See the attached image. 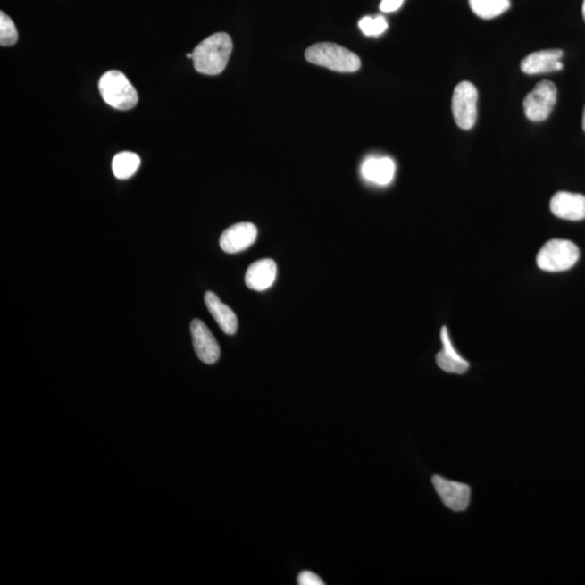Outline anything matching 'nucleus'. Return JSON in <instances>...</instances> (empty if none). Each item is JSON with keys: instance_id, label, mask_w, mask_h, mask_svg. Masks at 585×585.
I'll return each mask as SVG.
<instances>
[{"instance_id": "obj_3", "label": "nucleus", "mask_w": 585, "mask_h": 585, "mask_svg": "<svg viewBox=\"0 0 585 585\" xmlns=\"http://www.w3.org/2000/svg\"><path fill=\"white\" fill-rule=\"evenodd\" d=\"M99 90L105 104L117 110H130L138 103V94L134 86L119 71L104 73L99 80Z\"/></svg>"}, {"instance_id": "obj_10", "label": "nucleus", "mask_w": 585, "mask_h": 585, "mask_svg": "<svg viewBox=\"0 0 585 585\" xmlns=\"http://www.w3.org/2000/svg\"><path fill=\"white\" fill-rule=\"evenodd\" d=\"M563 55L561 49L541 50L527 55L522 61L521 69L528 75L556 72L564 68L561 63Z\"/></svg>"}, {"instance_id": "obj_13", "label": "nucleus", "mask_w": 585, "mask_h": 585, "mask_svg": "<svg viewBox=\"0 0 585 585\" xmlns=\"http://www.w3.org/2000/svg\"><path fill=\"white\" fill-rule=\"evenodd\" d=\"M277 278V263L262 259L251 264L246 273V284L253 291L263 292L271 288Z\"/></svg>"}, {"instance_id": "obj_12", "label": "nucleus", "mask_w": 585, "mask_h": 585, "mask_svg": "<svg viewBox=\"0 0 585 585\" xmlns=\"http://www.w3.org/2000/svg\"><path fill=\"white\" fill-rule=\"evenodd\" d=\"M551 211L564 221H580L585 218V196L572 192H558L552 197Z\"/></svg>"}, {"instance_id": "obj_18", "label": "nucleus", "mask_w": 585, "mask_h": 585, "mask_svg": "<svg viewBox=\"0 0 585 585\" xmlns=\"http://www.w3.org/2000/svg\"><path fill=\"white\" fill-rule=\"evenodd\" d=\"M359 28L366 37H379L389 29V23L383 15L375 18L364 17L360 20Z\"/></svg>"}, {"instance_id": "obj_9", "label": "nucleus", "mask_w": 585, "mask_h": 585, "mask_svg": "<svg viewBox=\"0 0 585 585\" xmlns=\"http://www.w3.org/2000/svg\"><path fill=\"white\" fill-rule=\"evenodd\" d=\"M257 228L252 222H240L228 228L221 237V247L223 252L236 254L246 251L253 246L257 238Z\"/></svg>"}, {"instance_id": "obj_8", "label": "nucleus", "mask_w": 585, "mask_h": 585, "mask_svg": "<svg viewBox=\"0 0 585 585\" xmlns=\"http://www.w3.org/2000/svg\"><path fill=\"white\" fill-rule=\"evenodd\" d=\"M190 330L193 347L198 359L207 364L217 363L221 357V347L207 325L200 319H195L192 320Z\"/></svg>"}, {"instance_id": "obj_15", "label": "nucleus", "mask_w": 585, "mask_h": 585, "mask_svg": "<svg viewBox=\"0 0 585 585\" xmlns=\"http://www.w3.org/2000/svg\"><path fill=\"white\" fill-rule=\"evenodd\" d=\"M205 304L208 312L211 313L213 319L216 320L223 333L227 335L236 334L238 330V318L230 307L223 304L215 293L207 292L205 294Z\"/></svg>"}, {"instance_id": "obj_6", "label": "nucleus", "mask_w": 585, "mask_h": 585, "mask_svg": "<svg viewBox=\"0 0 585 585\" xmlns=\"http://www.w3.org/2000/svg\"><path fill=\"white\" fill-rule=\"evenodd\" d=\"M556 86L549 80H542L536 85L523 100V110L528 120L546 121L556 104Z\"/></svg>"}, {"instance_id": "obj_21", "label": "nucleus", "mask_w": 585, "mask_h": 585, "mask_svg": "<svg viewBox=\"0 0 585 585\" xmlns=\"http://www.w3.org/2000/svg\"><path fill=\"white\" fill-rule=\"evenodd\" d=\"M405 0H381L380 9L381 13H394L403 6Z\"/></svg>"}, {"instance_id": "obj_2", "label": "nucleus", "mask_w": 585, "mask_h": 585, "mask_svg": "<svg viewBox=\"0 0 585 585\" xmlns=\"http://www.w3.org/2000/svg\"><path fill=\"white\" fill-rule=\"evenodd\" d=\"M305 57L315 65L323 66L335 72L354 73L361 66L357 54L342 46L332 43H320L306 50Z\"/></svg>"}, {"instance_id": "obj_23", "label": "nucleus", "mask_w": 585, "mask_h": 585, "mask_svg": "<svg viewBox=\"0 0 585 585\" xmlns=\"http://www.w3.org/2000/svg\"><path fill=\"white\" fill-rule=\"evenodd\" d=\"M582 13H583V18H584V21H585V0L583 2Z\"/></svg>"}, {"instance_id": "obj_4", "label": "nucleus", "mask_w": 585, "mask_h": 585, "mask_svg": "<svg viewBox=\"0 0 585 585\" xmlns=\"http://www.w3.org/2000/svg\"><path fill=\"white\" fill-rule=\"evenodd\" d=\"M579 257L576 244L567 240H551L539 252L537 263L544 272H561L572 268Z\"/></svg>"}, {"instance_id": "obj_22", "label": "nucleus", "mask_w": 585, "mask_h": 585, "mask_svg": "<svg viewBox=\"0 0 585 585\" xmlns=\"http://www.w3.org/2000/svg\"><path fill=\"white\" fill-rule=\"evenodd\" d=\"M582 125H583V130L585 131V108H584V112H583Z\"/></svg>"}, {"instance_id": "obj_5", "label": "nucleus", "mask_w": 585, "mask_h": 585, "mask_svg": "<svg viewBox=\"0 0 585 585\" xmlns=\"http://www.w3.org/2000/svg\"><path fill=\"white\" fill-rule=\"evenodd\" d=\"M478 91L470 81L456 86L452 96V113L460 129L472 130L477 121Z\"/></svg>"}, {"instance_id": "obj_20", "label": "nucleus", "mask_w": 585, "mask_h": 585, "mask_svg": "<svg viewBox=\"0 0 585 585\" xmlns=\"http://www.w3.org/2000/svg\"><path fill=\"white\" fill-rule=\"evenodd\" d=\"M299 585H323L322 579L312 572H303L297 578Z\"/></svg>"}, {"instance_id": "obj_19", "label": "nucleus", "mask_w": 585, "mask_h": 585, "mask_svg": "<svg viewBox=\"0 0 585 585\" xmlns=\"http://www.w3.org/2000/svg\"><path fill=\"white\" fill-rule=\"evenodd\" d=\"M18 30L12 19L4 13H0V45L13 46L18 42Z\"/></svg>"}, {"instance_id": "obj_16", "label": "nucleus", "mask_w": 585, "mask_h": 585, "mask_svg": "<svg viewBox=\"0 0 585 585\" xmlns=\"http://www.w3.org/2000/svg\"><path fill=\"white\" fill-rule=\"evenodd\" d=\"M470 6L477 17L490 20L507 12L511 0H470Z\"/></svg>"}, {"instance_id": "obj_17", "label": "nucleus", "mask_w": 585, "mask_h": 585, "mask_svg": "<svg viewBox=\"0 0 585 585\" xmlns=\"http://www.w3.org/2000/svg\"><path fill=\"white\" fill-rule=\"evenodd\" d=\"M140 157L132 152H121L112 162V171L119 180H129L134 176L140 166Z\"/></svg>"}, {"instance_id": "obj_11", "label": "nucleus", "mask_w": 585, "mask_h": 585, "mask_svg": "<svg viewBox=\"0 0 585 585\" xmlns=\"http://www.w3.org/2000/svg\"><path fill=\"white\" fill-rule=\"evenodd\" d=\"M440 339L442 350L436 355L437 365L447 373L465 374L470 370L471 364L455 349L446 327L441 330Z\"/></svg>"}, {"instance_id": "obj_1", "label": "nucleus", "mask_w": 585, "mask_h": 585, "mask_svg": "<svg viewBox=\"0 0 585 585\" xmlns=\"http://www.w3.org/2000/svg\"><path fill=\"white\" fill-rule=\"evenodd\" d=\"M232 48V39L227 33L213 34L193 50V64L201 74H221L226 69Z\"/></svg>"}, {"instance_id": "obj_7", "label": "nucleus", "mask_w": 585, "mask_h": 585, "mask_svg": "<svg viewBox=\"0 0 585 585\" xmlns=\"http://www.w3.org/2000/svg\"><path fill=\"white\" fill-rule=\"evenodd\" d=\"M435 488L444 506L452 512L462 513L468 510L472 501V488L467 483L447 480L440 475L431 477Z\"/></svg>"}, {"instance_id": "obj_14", "label": "nucleus", "mask_w": 585, "mask_h": 585, "mask_svg": "<svg viewBox=\"0 0 585 585\" xmlns=\"http://www.w3.org/2000/svg\"><path fill=\"white\" fill-rule=\"evenodd\" d=\"M396 165L389 157H370L361 167V172L366 180L380 186L389 185L394 180Z\"/></svg>"}]
</instances>
